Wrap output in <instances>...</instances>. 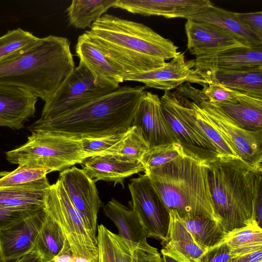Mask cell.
<instances>
[{
	"label": "cell",
	"instance_id": "obj_1",
	"mask_svg": "<svg viewBox=\"0 0 262 262\" xmlns=\"http://www.w3.org/2000/svg\"><path fill=\"white\" fill-rule=\"evenodd\" d=\"M84 33L123 77L163 66L178 47L146 25L102 15Z\"/></svg>",
	"mask_w": 262,
	"mask_h": 262
},
{
	"label": "cell",
	"instance_id": "obj_2",
	"mask_svg": "<svg viewBox=\"0 0 262 262\" xmlns=\"http://www.w3.org/2000/svg\"><path fill=\"white\" fill-rule=\"evenodd\" d=\"M145 86H120L110 93L71 112L36 120L31 132L43 131L77 140L124 133L132 126Z\"/></svg>",
	"mask_w": 262,
	"mask_h": 262
},
{
	"label": "cell",
	"instance_id": "obj_3",
	"mask_svg": "<svg viewBox=\"0 0 262 262\" xmlns=\"http://www.w3.org/2000/svg\"><path fill=\"white\" fill-rule=\"evenodd\" d=\"M75 68L70 40L50 35L24 53L0 62V85L25 89L45 102Z\"/></svg>",
	"mask_w": 262,
	"mask_h": 262
},
{
	"label": "cell",
	"instance_id": "obj_4",
	"mask_svg": "<svg viewBox=\"0 0 262 262\" xmlns=\"http://www.w3.org/2000/svg\"><path fill=\"white\" fill-rule=\"evenodd\" d=\"M262 170L238 159L223 157L208 161V177L218 223L226 233L255 223V194L262 183Z\"/></svg>",
	"mask_w": 262,
	"mask_h": 262
},
{
	"label": "cell",
	"instance_id": "obj_5",
	"mask_svg": "<svg viewBox=\"0 0 262 262\" xmlns=\"http://www.w3.org/2000/svg\"><path fill=\"white\" fill-rule=\"evenodd\" d=\"M208 160L189 152L144 173L168 210L176 211L180 217L201 214L217 222L208 182Z\"/></svg>",
	"mask_w": 262,
	"mask_h": 262
},
{
	"label": "cell",
	"instance_id": "obj_6",
	"mask_svg": "<svg viewBox=\"0 0 262 262\" xmlns=\"http://www.w3.org/2000/svg\"><path fill=\"white\" fill-rule=\"evenodd\" d=\"M31 132L24 144L6 152L10 163L25 169L61 172L86 158L81 140L48 132Z\"/></svg>",
	"mask_w": 262,
	"mask_h": 262
},
{
	"label": "cell",
	"instance_id": "obj_7",
	"mask_svg": "<svg viewBox=\"0 0 262 262\" xmlns=\"http://www.w3.org/2000/svg\"><path fill=\"white\" fill-rule=\"evenodd\" d=\"M175 92L198 104L212 125L229 142L244 163L262 170V129L250 130L235 124L214 105L205 100L200 90L189 83L176 88Z\"/></svg>",
	"mask_w": 262,
	"mask_h": 262
},
{
	"label": "cell",
	"instance_id": "obj_8",
	"mask_svg": "<svg viewBox=\"0 0 262 262\" xmlns=\"http://www.w3.org/2000/svg\"><path fill=\"white\" fill-rule=\"evenodd\" d=\"M45 208L61 229L73 257L98 262L97 235L86 228L80 214L58 180L51 186Z\"/></svg>",
	"mask_w": 262,
	"mask_h": 262
},
{
	"label": "cell",
	"instance_id": "obj_9",
	"mask_svg": "<svg viewBox=\"0 0 262 262\" xmlns=\"http://www.w3.org/2000/svg\"><path fill=\"white\" fill-rule=\"evenodd\" d=\"M115 90L97 85L90 72L78 64L45 101L40 118L38 120H47L66 114Z\"/></svg>",
	"mask_w": 262,
	"mask_h": 262
},
{
	"label": "cell",
	"instance_id": "obj_10",
	"mask_svg": "<svg viewBox=\"0 0 262 262\" xmlns=\"http://www.w3.org/2000/svg\"><path fill=\"white\" fill-rule=\"evenodd\" d=\"M128 188L132 197V208L137 213L147 237L164 240L169 226V212L148 177L144 173L131 179Z\"/></svg>",
	"mask_w": 262,
	"mask_h": 262
},
{
	"label": "cell",
	"instance_id": "obj_11",
	"mask_svg": "<svg viewBox=\"0 0 262 262\" xmlns=\"http://www.w3.org/2000/svg\"><path fill=\"white\" fill-rule=\"evenodd\" d=\"M60 182L86 228L96 235L97 214L102 203L95 181L82 170L73 166L60 172Z\"/></svg>",
	"mask_w": 262,
	"mask_h": 262
},
{
	"label": "cell",
	"instance_id": "obj_12",
	"mask_svg": "<svg viewBox=\"0 0 262 262\" xmlns=\"http://www.w3.org/2000/svg\"><path fill=\"white\" fill-rule=\"evenodd\" d=\"M45 207L0 229V261H14L32 252L46 215Z\"/></svg>",
	"mask_w": 262,
	"mask_h": 262
},
{
	"label": "cell",
	"instance_id": "obj_13",
	"mask_svg": "<svg viewBox=\"0 0 262 262\" xmlns=\"http://www.w3.org/2000/svg\"><path fill=\"white\" fill-rule=\"evenodd\" d=\"M132 126L139 129L149 148L178 142L163 115L160 98L151 92H143Z\"/></svg>",
	"mask_w": 262,
	"mask_h": 262
},
{
	"label": "cell",
	"instance_id": "obj_14",
	"mask_svg": "<svg viewBox=\"0 0 262 262\" xmlns=\"http://www.w3.org/2000/svg\"><path fill=\"white\" fill-rule=\"evenodd\" d=\"M194 59L188 60L184 53L179 52L170 61L166 62L161 67L126 75L123 77V80L141 82L146 88L170 91L185 82L199 84L194 69Z\"/></svg>",
	"mask_w": 262,
	"mask_h": 262
},
{
	"label": "cell",
	"instance_id": "obj_15",
	"mask_svg": "<svg viewBox=\"0 0 262 262\" xmlns=\"http://www.w3.org/2000/svg\"><path fill=\"white\" fill-rule=\"evenodd\" d=\"M185 29L187 49L196 57L232 48H251L226 30L210 23L188 19Z\"/></svg>",
	"mask_w": 262,
	"mask_h": 262
},
{
	"label": "cell",
	"instance_id": "obj_16",
	"mask_svg": "<svg viewBox=\"0 0 262 262\" xmlns=\"http://www.w3.org/2000/svg\"><path fill=\"white\" fill-rule=\"evenodd\" d=\"M213 5L209 0H118L113 7L144 16L188 20Z\"/></svg>",
	"mask_w": 262,
	"mask_h": 262
},
{
	"label": "cell",
	"instance_id": "obj_17",
	"mask_svg": "<svg viewBox=\"0 0 262 262\" xmlns=\"http://www.w3.org/2000/svg\"><path fill=\"white\" fill-rule=\"evenodd\" d=\"M196 72L236 71L262 68V46L235 48L194 59Z\"/></svg>",
	"mask_w": 262,
	"mask_h": 262
},
{
	"label": "cell",
	"instance_id": "obj_18",
	"mask_svg": "<svg viewBox=\"0 0 262 262\" xmlns=\"http://www.w3.org/2000/svg\"><path fill=\"white\" fill-rule=\"evenodd\" d=\"M82 170L96 182H112L124 187V180L135 174L144 172L141 162L119 155H105L85 158Z\"/></svg>",
	"mask_w": 262,
	"mask_h": 262
},
{
	"label": "cell",
	"instance_id": "obj_19",
	"mask_svg": "<svg viewBox=\"0 0 262 262\" xmlns=\"http://www.w3.org/2000/svg\"><path fill=\"white\" fill-rule=\"evenodd\" d=\"M38 98L21 88L0 85V126L12 129L24 127L34 116Z\"/></svg>",
	"mask_w": 262,
	"mask_h": 262
},
{
	"label": "cell",
	"instance_id": "obj_20",
	"mask_svg": "<svg viewBox=\"0 0 262 262\" xmlns=\"http://www.w3.org/2000/svg\"><path fill=\"white\" fill-rule=\"evenodd\" d=\"M79 65L86 68L100 87L116 89L124 81L123 75L84 33L80 35L75 47Z\"/></svg>",
	"mask_w": 262,
	"mask_h": 262
},
{
	"label": "cell",
	"instance_id": "obj_21",
	"mask_svg": "<svg viewBox=\"0 0 262 262\" xmlns=\"http://www.w3.org/2000/svg\"><path fill=\"white\" fill-rule=\"evenodd\" d=\"M170 223L161 253L167 254L180 262H196L208 249L200 246L187 230L176 211L169 210Z\"/></svg>",
	"mask_w": 262,
	"mask_h": 262
},
{
	"label": "cell",
	"instance_id": "obj_22",
	"mask_svg": "<svg viewBox=\"0 0 262 262\" xmlns=\"http://www.w3.org/2000/svg\"><path fill=\"white\" fill-rule=\"evenodd\" d=\"M196 74L200 84L203 86L213 82L233 91L262 99V68L236 71L217 70Z\"/></svg>",
	"mask_w": 262,
	"mask_h": 262
},
{
	"label": "cell",
	"instance_id": "obj_23",
	"mask_svg": "<svg viewBox=\"0 0 262 262\" xmlns=\"http://www.w3.org/2000/svg\"><path fill=\"white\" fill-rule=\"evenodd\" d=\"M51 186L45 177L26 185L0 189V206L16 210L43 208Z\"/></svg>",
	"mask_w": 262,
	"mask_h": 262
},
{
	"label": "cell",
	"instance_id": "obj_24",
	"mask_svg": "<svg viewBox=\"0 0 262 262\" xmlns=\"http://www.w3.org/2000/svg\"><path fill=\"white\" fill-rule=\"evenodd\" d=\"M192 20L206 22L226 30L249 47L262 46L260 40L237 17L235 12L214 6L209 7Z\"/></svg>",
	"mask_w": 262,
	"mask_h": 262
},
{
	"label": "cell",
	"instance_id": "obj_25",
	"mask_svg": "<svg viewBox=\"0 0 262 262\" xmlns=\"http://www.w3.org/2000/svg\"><path fill=\"white\" fill-rule=\"evenodd\" d=\"M104 215L112 220L118 229L119 236L137 243L147 241V235L139 217L129 208L114 198L103 207Z\"/></svg>",
	"mask_w": 262,
	"mask_h": 262
},
{
	"label": "cell",
	"instance_id": "obj_26",
	"mask_svg": "<svg viewBox=\"0 0 262 262\" xmlns=\"http://www.w3.org/2000/svg\"><path fill=\"white\" fill-rule=\"evenodd\" d=\"M98 262H132L138 243L115 234L104 225L97 226Z\"/></svg>",
	"mask_w": 262,
	"mask_h": 262
},
{
	"label": "cell",
	"instance_id": "obj_27",
	"mask_svg": "<svg viewBox=\"0 0 262 262\" xmlns=\"http://www.w3.org/2000/svg\"><path fill=\"white\" fill-rule=\"evenodd\" d=\"M180 218L195 242L205 248L213 247L225 239L227 233L216 221L209 216L195 214Z\"/></svg>",
	"mask_w": 262,
	"mask_h": 262
},
{
	"label": "cell",
	"instance_id": "obj_28",
	"mask_svg": "<svg viewBox=\"0 0 262 262\" xmlns=\"http://www.w3.org/2000/svg\"><path fill=\"white\" fill-rule=\"evenodd\" d=\"M46 211L33 250L39 255L42 262L52 261L62 251L68 242L58 223L47 210Z\"/></svg>",
	"mask_w": 262,
	"mask_h": 262
},
{
	"label": "cell",
	"instance_id": "obj_29",
	"mask_svg": "<svg viewBox=\"0 0 262 262\" xmlns=\"http://www.w3.org/2000/svg\"><path fill=\"white\" fill-rule=\"evenodd\" d=\"M118 0H73L67 8L69 24L80 29L91 27Z\"/></svg>",
	"mask_w": 262,
	"mask_h": 262
},
{
	"label": "cell",
	"instance_id": "obj_30",
	"mask_svg": "<svg viewBox=\"0 0 262 262\" xmlns=\"http://www.w3.org/2000/svg\"><path fill=\"white\" fill-rule=\"evenodd\" d=\"M212 104L243 128L262 129V100L254 102Z\"/></svg>",
	"mask_w": 262,
	"mask_h": 262
},
{
	"label": "cell",
	"instance_id": "obj_31",
	"mask_svg": "<svg viewBox=\"0 0 262 262\" xmlns=\"http://www.w3.org/2000/svg\"><path fill=\"white\" fill-rule=\"evenodd\" d=\"M225 241L232 257L262 249V228L253 223L229 232Z\"/></svg>",
	"mask_w": 262,
	"mask_h": 262
},
{
	"label": "cell",
	"instance_id": "obj_32",
	"mask_svg": "<svg viewBox=\"0 0 262 262\" xmlns=\"http://www.w3.org/2000/svg\"><path fill=\"white\" fill-rule=\"evenodd\" d=\"M40 40L41 38L19 28L8 30L0 37V62L24 53Z\"/></svg>",
	"mask_w": 262,
	"mask_h": 262
},
{
	"label": "cell",
	"instance_id": "obj_33",
	"mask_svg": "<svg viewBox=\"0 0 262 262\" xmlns=\"http://www.w3.org/2000/svg\"><path fill=\"white\" fill-rule=\"evenodd\" d=\"M189 152H191L185 150L179 142L165 143L149 148L140 162L144 168L145 173L183 157Z\"/></svg>",
	"mask_w": 262,
	"mask_h": 262
},
{
	"label": "cell",
	"instance_id": "obj_34",
	"mask_svg": "<svg viewBox=\"0 0 262 262\" xmlns=\"http://www.w3.org/2000/svg\"><path fill=\"white\" fill-rule=\"evenodd\" d=\"M201 96L212 104L254 102L262 100L233 91L220 84L210 82L200 90Z\"/></svg>",
	"mask_w": 262,
	"mask_h": 262
},
{
	"label": "cell",
	"instance_id": "obj_35",
	"mask_svg": "<svg viewBox=\"0 0 262 262\" xmlns=\"http://www.w3.org/2000/svg\"><path fill=\"white\" fill-rule=\"evenodd\" d=\"M127 131L100 138L81 139L82 149L86 158L109 154L117 155Z\"/></svg>",
	"mask_w": 262,
	"mask_h": 262
},
{
	"label": "cell",
	"instance_id": "obj_36",
	"mask_svg": "<svg viewBox=\"0 0 262 262\" xmlns=\"http://www.w3.org/2000/svg\"><path fill=\"white\" fill-rule=\"evenodd\" d=\"M48 173L44 168L25 169L19 166L12 171L0 172V189L29 184L47 177Z\"/></svg>",
	"mask_w": 262,
	"mask_h": 262
},
{
	"label": "cell",
	"instance_id": "obj_37",
	"mask_svg": "<svg viewBox=\"0 0 262 262\" xmlns=\"http://www.w3.org/2000/svg\"><path fill=\"white\" fill-rule=\"evenodd\" d=\"M149 148L147 143L139 129L135 126H132L128 130L117 155L141 161L143 156Z\"/></svg>",
	"mask_w": 262,
	"mask_h": 262
},
{
	"label": "cell",
	"instance_id": "obj_38",
	"mask_svg": "<svg viewBox=\"0 0 262 262\" xmlns=\"http://www.w3.org/2000/svg\"><path fill=\"white\" fill-rule=\"evenodd\" d=\"M132 262H163V260L157 249L145 241L136 246Z\"/></svg>",
	"mask_w": 262,
	"mask_h": 262
},
{
	"label": "cell",
	"instance_id": "obj_39",
	"mask_svg": "<svg viewBox=\"0 0 262 262\" xmlns=\"http://www.w3.org/2000/svg\"><path fill=\"white\" fill-rule=\"evenodd\" d=\"M232 257L230 249L224 241L208 249L196 262H227Z\"/></svg>",
	"mask_w": 262,
	"mask_h": 262
},
{
	"label": "cell",
	"instance_id": "obj_40",
	"mask_svg": "<svg viewBox=\"0 0 262 262\" xmlns=\"http://www.w3.org/2000/svg\"><path fill=\"white\" fill-rule=\"evenodd\" d=\"M235 14L238 19L262 41V11L238 13Z\"/></svg>",
	"mask_w": 262,
	"mask_h": 262
},
{
	"label": "cell",
	"instance_id": "obj_41",
	"mask_svg": "<svg viewBox=\"0 0 262 262\" xmlns=\"http://www.w3.org/2000/svg\"><path fill=\"white\" fill-rule=\"evenodd\" d=\"M37 210H16L6 209L0 206V229L6 228L14 223L25 219Z\"/></svg>",
	"mask_w": 262,
	"mask_h": 262
},
{
	"label": "cell",
	"instance_id": "obj_42",
	"mask_svg": "<svg viewBox=\"0 0 262 262\" xmlns=\"http://www.w3.org/2000/svg\"><path fill=\"white\" fill-rule=\"evenodd\" d=\"M253 219L258 226L262 225V183L257 188L253 204Z\"/></svg>",
	"mask_w": 262,
	"mask_h": 262
},
{
	"label": "cell",
	"instance_id": "obj_43",
	"mask_svg": "<svg viewBox=\"0 0 262 262\" xmlns=\"http://www.w3.org/2000/svg\"><path fill=\"white\" fill-rule=\"evenodd\" d=\"M227 262H262V249L232 257Z\"/></svg>",
	"mask_w": 262,
	"mask_h": 262
},
{
	"label": "cell",
	"instance_id": "obj_44",
	"mask_svg": "<svg viewBox=\"0 0 262 262\" xmlns=\"http://www.w3.org/2000/svg\"><path fill=\"white\" fill-rule=\"evenodd\" d=\"M13 262H42V260L39 255L32 251Z\"/></svg>",
	"mask_w": 262,
	"mask_h": 262
},
{
	"label": "cell",
	"instance_id": "obj_45",
	"mask_svg": "<svg viewBox=\"0 0 262 262\" xmlns=\"http://www.w3.org/2000/svg\"><path fill=\"white\" fill-rule=\"evenodd\" d=\"M162 254V259L163 262H180L171 256L165 253Z\"/></svg>",
	"mask_w": 262,
	"mask_h": 262
},
{
	"label": "cell",
	"instance_id": "obj_46",
	"mask_svg": "<svg viewBox=\"0 0 262 262\" xmlns=\"http://www.w3.org/2000/svg\"><path fill=\"white\" fill-rule=\"evenodd\" d=\"M70 262H90L85 258L82 257H73Z\"/></svg>",
	"mask_w": 262,
	"mask_h": 262
},
{
	"label": "cell",
	"instance_id": "obj_47",
	"mask_svg": "<svg viewBox=\"0 0 262 262\" xmlns=\"http://www.w3.org/2000/svg\"><path fill=\"white\" fill-rule=\"evenodd\" d=\"M50 262H53V260H52V261H50Z\"/></svg>",
	"mask_w": 262,
	"mask_h": 262
},
{
	"label": "cell",
	"instance_id": "obj_48",
	"mask_svg": "<svg viewBox=\"0 0 262 262\" xmlns=\"http://www.w3.org/2000/svg\"><path fill=\"white\" fill-rule=\"evenodd\" d=\"M0 262H1V261H0Z\"/></svg>",
	"mask_w": 262,
	"mask_h": 262
}]
</instances>
